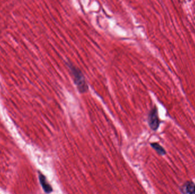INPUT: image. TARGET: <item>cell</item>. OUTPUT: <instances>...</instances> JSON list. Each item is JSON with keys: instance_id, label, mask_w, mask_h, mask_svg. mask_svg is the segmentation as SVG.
Segmentation results:
<instances>
[{"instance_id": "5", "label": "cell", "mask_w": 195, "mask_h": 194, "mask_svg": "<svg viewBox=\"0 0 195 194\" xmlns=\"http://www.w3.org/2000/svg\"><path fill=\"white\" fill-rule=\"evenodd\" d=\"M151 146L154 149L158 154H159L160 155H164L166 154V151L165 149L162 148V146L159 145L158 143H151Z\"/></svg>"}, {"instance_id": "3", "label": "cell", "mask_w": 195, "mask_h": 194, "mask_svg": "<svg viewBox=\"0 0 195 194\" xmlns=\"http://www.w3.org/2000/svg\"><path fill=\"white\" fill-rule=\"evenodd\" d=\"M182 194H195V184L191 181H187L180 188Z\"/></svg>"}, {"instance_id": "4", "label": "cell", "mask_w": 195, "mask_h": 194, "mask_svg": "<svg viewBox=\"0 0 195 194\" xmlns=\"http://www.w3.org/2000/svg\"><path fill=\"white\" fill-rule=\"evenodd\" d=\"M39 179L40 183L41 184L44 191L47 194L51 193L52 191V187L47 182L45 177L42 174H39Z\"/></svg>"}, {"instance_id": "1", "label": "cell", "mask_w": 195, "mask_h": 194, "mask_svg": "<svg viewBox=\"0 0 195 194\" xmlns=\"http://www.w3.org/2000/svg\"><path fill=\"white\" fill-rule=\"evenodd\" d=\"M66 64L70 70L72 79L79 92L82 94L87 93L88 91V85L83 73L71 61H68Z\"/></svg>"}, {"instance_id": "2", "label": "cell", "mask_w": 195, "mask_h": 194, "mask_svg": "<svg viewBox=\"0 0 195 194\" xmlns=\"http://www.w3.org/2000/svg\"><path fill=\"white\" fill-rule=\"evenodd\" d=\"M148 123L150 128L155 131L159 128L160 125L159 119L158 116V109L155 106L150 110L148 116Z\"/></svg>"}]
</instances>
